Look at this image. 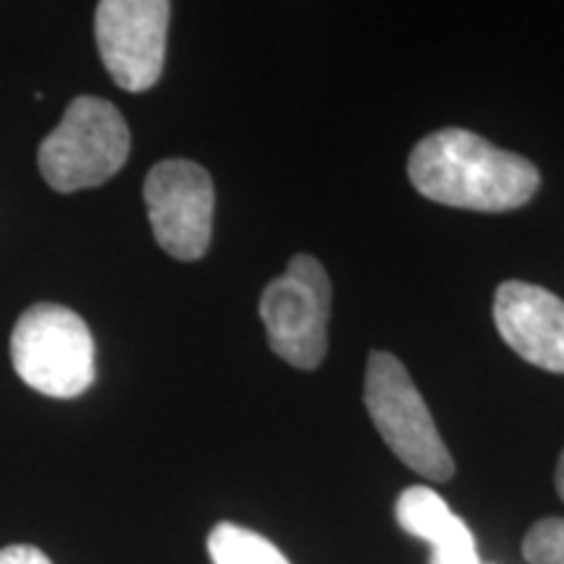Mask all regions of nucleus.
<instances>
[{
	"label": "nucleus",
	"mask_w": 564,
	"mask_h": 564,
	"mask_svg": "<svg viewBox=\"0 0 564 564\" xmlns=\"http://www.w3.org/2000/svg\"><path fill=\"white\" fill-rule=\"evenodd\" d=\"M408 178L423 199L474 212L518 209L541 186V173L531 160L465 129L423 137L408 158Z\"/></svg>",
	"instance_id": "nucleus-1"
},
{
	"label": "nucleus",
	"mask_w": 564,
	"mask_h": 564,
	"mask_svg": "<svg viewBox=\"0 0 564 564\" xmlns=\"http://www.w3.org/2000/svg\"><path fill=\"white\" fill-rule=\"evenodd\" d=\"M129 152L131 131L121 110L100 97L82 95L42 139L37 162L47 186L74 194L108 183L126 165Z\"/></svg>",
	"instance_id": "nucleus-2"
},
{
	"label": "nucleus",
	"mask_w": 564,
	"mask_h": 564,
	"mask_svg": "<svg viewBox=\"0 0 564 564\" xmlns=\"http://www.w3.org/2000/svg\"><path fill=\"white\" fill-rule=\"evenodd\" d=\"M364 403L379 436L408 468L436 484L453 478V455L411 373L392 352L373 350L366 361Z\"/></svg>",
	"instance_id": "nucleus-3"
},
{
	"label": "nucleus",
	"mask_w": 564,
	"mask_h": 564,
	"mask_svg": "<svg viewBox=\"0 0 564 564\" xmlns=\"http://www.w3.org/2000/svg\"><path fill=\"white\" fill-rule=\"evenodd\" d=\"M19 379L47 398H79L95 382V340L87 322L61 303H34L11 335Z\"/></svg>",
	"instance_id": "nucleus-4"
},
{
	"label": "nucleus",
	"mask_w": 564,
	"mask_h": 564,
	"mask_svg": "<svg viewBox=\"0 0 564 564\" xmlns=\"http://www.w3.org/2000/svg\"><path fill=\"white\" fill-rule=\"evenodd\" d=\"M333 285L319 259L299 253L288 270L264 288L259 314L278 358L312 371L327 356V324Z\"/></svg>",
	"instance_id": "nucleus-5"
},
{
	"label": "nucleus",
	"mask_w": 564,
	"mask_h": 564,
	"mask_svg": "<svg viewBox=\"0 0 564 564\" xmlns=\"http://www.w3.org/2000/svg\"><path fill=\"white\" fill-rule=\"evenodd\" d=\"M147 215L160 249L181 262H196L209 249L215 186L192 160H162L144 181Z\"/></svg>",
	"instance_id": "nucleus-6"
},
{
	"label": "nucleus",
	"mask_w": 564,
	"mask_h": 564,
	"mask_svg": "<svg viewBox=\"0 0 564 564\" xmlns=\"http://www.w3.org/2000/svg\"><path fill=\"white\" fill-rule=\"evenodd\" d=\"M171 11L165 0H102L97 6V47L110 79L121 89L147 91L160 82Z\"/></svg>",
	"instance_id": "nucleus-7"
},
{
	"label": "nucleus",
	"mask_w": 564,
	"mask_h": 564,
	"mask_svg": "<svg viewBox=\"0 0 564 564\" xmlns=\"http://www.w3.org/2000/svg\"><path fill=\"white\" fill-rule=\"evenodd\" d=\"M499 335L523 361L564 373V301L546 288L507 280L494 295Z\"/></svg>",
	"instance_id": "nucleus-8"
},
{
	"label": "nucleus",
	"mask_w": 564,
	"mask_h": 564,
	"mask_svg": "<svg viewBox=\"0 0 564 564\" xmlns=\"http://www.w3.org/2000/svg\"><path fill=\"white\" fill-rule=\"evenodd\" d=\"M394 514L403 531L432 544L429 564H481L470 528L429 486H411L400 494Z\"/></svg>",
	"instance_id": "nucleus-9"
},
{
	"label": "nucleus",
	"mask_w": 564,
	"mask_h": 564,
	"mask_svg": "<svg viewBox=\"0 0 564 564\" xmlns=\"http://www.w3.org/2000/svg\"><path fill=\"white\" fill-rule=\"evenodd\" d=\"M212 564H291L272 541L236 523H217L207 539Z\"/></svg>",
	"instance_id": "nucleus-10"
},
{
	"label": "nucleus",
	"mask_w": 564,
	"mask_h": 564,
	"mask_svg": "<svg viewBox=\"0 0 564 564\" xmlns=\"http://www.w3.org/2000/svg\"><path fill=\"white\" fill-rule=\"evenodd\" d=\"M528 564H564V518L539 520L523 539Z\"/></svg>",
	"instance_id": "nucleus-11"
},
{
	"label": "nucleus",
	"mask_w": 564,
	"mask_h": 564,
	"mask_svg": "<svg viewBox=\"0 0 564 564\" xmlns=\"http://www.w3.org/2000/svg\"><path fill=\"white\" fill-rule=\"evenodd\" d=\"M0 564H53L45 552L26 544H13L0 549Z\"/></svg>",
	"instance_id": "nucleus-12"
},
{
	"label": "nucleus",
	"mask_w": 564,
	"mask_h": 564,
	"mask_svg": "<svg viewBox=\"0 0 564 564\" xmlns=\"http://www.w3.org/2000/svg\"><path fill=\"white\" fill-rule=\"evenodd\" d=\"M554 484H556V494H560V499L564 502V453L560 455V463H556Z\"/></svg>",
	"instance_id": "nucleus-13"
}]
</instances>
